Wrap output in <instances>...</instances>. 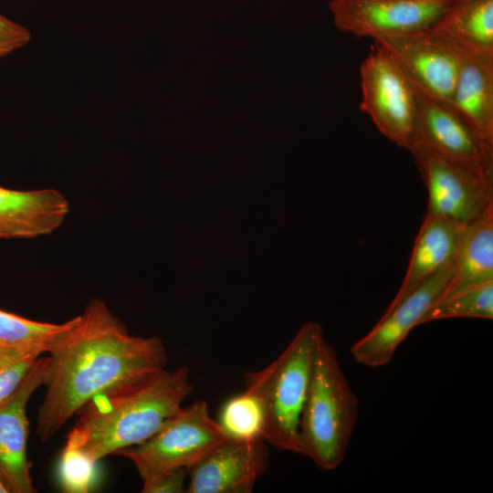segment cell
I'll use <instances>...</instances> for the list:
<instances>
[{"label":"cell","mask_w":493,"mask_h":493,"mask_svg":"<svg viewBox=\"0 0 493 493\" xmlns=\"http://www.w3.org/2000/svg\"><path fill=\"white\" fill-rule=\"evenodd\" d=\"M50 372L37 415V435L49 442L95 396L163 368L167 350L157 336H135L92 299L47 352Z\"/></svg>","instance_id":"obj_1"},{"label":"cell","mask_w":493,"mask_h":493,"mask_svg":"<svg viewBox=\"0 0 493 493\" xmlns=\"http://www.w3.org/2000/svg\"><path fill=\"white\" fill-rule=\"evenodd\" d=\"M190 370L163 368L99 394L75 414L64 450L97 464L150 438L193 392Z\"/></svg>","instance_id":"obj_2"},{"label":"cell","mask_w":493,"mask_h":493,"mask_svg":"<svg viewBox=\"0 0 493 493\" xmlns=\"http://www.w3.org/2000/svg\"><path fill=\"white\" fill-rule=\"evenodd\" d=\"M358 412V399L322 331L299 421V454L320 469L337 468L347 454Z\"/></svg>","instance_id":"obj_3"},{"label":"cell","mask_w":493,"mask_h":493,"mask_svg":"<svg viewBox=\"0 0 493 493\" xmlns=\"http://www.w3.org/2000/svg\"><path fill=\"white\" fill-rule=\"evenodd\" d=\"M321 326L304 323L283 351L259 371L246 372L244 391L258 403L267 445L299 454V421Z\"/></svg>","instance_id":"obj_4"},{"label":"cell","mask_w":493,"mask_h":493,"mask_svg":"<svg viewBox=\"0 0 493 493\" xmlns=\"http://www.w3.org/2000/svg\"><path fill=\"white\" fill-rule=\"evenodd\" d=\"M229 438L207 403L198 400L180 407L150 438L116 455L128 458L143 482L169 470H191Z\"/></svg>","instance_id":"obj_5"},{"label":"cell","mask_w":493,"mask_h":493,"mask_svg":"<svg viewBox=\"0 0 493 493\" xmlns=\"http://www.w3.org/2000/svg\"><path fill=\"white\" fill-rule=\"evenodd\" d=\"M360 110L392 142L409 150L414 142L418 100L416 90L393 57L373 42L360 68Z\"/></svg>","instance_id":"obj_6"},{"label":"cell","mask_w":493,"mask_h":493,"mask_svg":"<svg viewBox=\"0 0 493 493\" xmlns=\"http://www.w3.org/2000/svg\"><path fill=\"white\" fill-rule=\"evenodd\" d=\"M409 151L427 190V213L467 225L493 205V179L421 143Z\"/></svg>","instance_id":"obj_7"},{"label":"cell","mask_w":493,"mask_h":493,"mask_svg":"<svg viewBox=\"0 0 493 493\" xmlns=\"http://www.w3.org/2000/svg\"><path fill=\"white\" fill-rule=\"evenodd\" d=\"M456 0H331L338 29L375 38L431 28Z\"/></svg>","instance_id":"obj_8"},{"label":"cell","mask_w":493,"mask_h":493,"mask_svg":"<svg viewBox=\"0 0 493 493\" xmlns=\"http://www.w3.org/2000/svg\"><path fill=\"white\" fill-rule=\"evenodd\" d=\"M415 90L418 116L414 143L493 179V143L482 139L450 100Z\"/></svg>","instance_id":"obj_9"},{"label":"cell","mask_w":493,"mask_h":493,"mask_svg":"<svg viewBox=\"0 0 493 493\" xmlns=\"http://www.w3.org/2000/svg\"><path fill=\"white\" fill-rule=\"evenodd\" d=\"M372 40L389 51L415 89L451 100L465 48L429 29Z\"/></svg>","instance_id":"obj_10"},{"label":"cell","mask_w":493,"mask_h":493,"mask_svg":"<svg viewBox=\"0 0 493 493\" xmlns=\"http://www.w3.org/2000/svg\"><path fill=\"white\" fill-rule=\"evenodd\" d=\"M455 260L387 309L377 324L352 345L351 353L357 362L379 367L392 360L410 330L421 324L423 317L444 296L454 272Z\"/></svg>","instance_id":"obj_11"},{"label":"cell","mask_w":493,"mask_h":493,"mask_svg":"<svg viewBox=\"0 0 493 493\" xmlns=\"http://www.w3.org/2000/svg\"><path fill=\"white\" fill-rule=\"evenodd\" d=\"M50 372L49 357L40 356L20 385L0 403V482L8 493H34L33 463L27 458L29 423L26 405L45 386Z\"/></svg>","instance_id":"obj_12"},{"label":"cell","mask_w":493,"mask_h":493,"mask_svg":"<svg viewBox=\"0 0 493 493\" xmlns=\"http://www.w3.org/2000/svg\"><path fill=\"white\" fill-rule=\"evenodd\" d=\"M268 465L262 436L229 438L189 471L188 493H249Z\"/></svg>","instance_id":"obj_13"},{"label":"cell","mask_w":493,"mask_h":493,"mask_svg":"<svg viewBox=\"0 0 493 493\" xmlns=\"http://www.w3.org/2000/svg\"><path fill=\"white\" fill-rule=\"evenodd\" d=\"M69 212L66 196L53 188L30 191L0 186V238H35L57 230Z\"/></svg>","instance_id":"obj_14"},{"label":"cell","mask_w":493,"mask_h":493,"mask_svg":"<svg viewBox=\"0 0 493 493\" xmlns=\"http://www.w3.org/2000/svg\"><path fill=\"white\" fill-rule=\"evenodd\" d=\"M465 227L464 224L426 212L404 280L387 309L456 259Z\"/></svg>","instance_id":"obj_15"},{"label":"cell","mask_w":493,"mask_h":493,"mask_svg":"<svg viewBox=\"0 0 493 493\" xmlns=\"http://www.w3.org/2000/svg\"><path fill=\"white\" fill-rule=\"evenodd\" d=\"M450 101L482 139L493 143V51L465 50Z\"/></svg>","instance_id":"obj_16"},{"label":"cell","mask_w":493,"mask_h":493,"mask_svg":"<svg viewBox=\"0 0 493 493\" xmlns=\"http://www.w3.org/2000/svg\"><path fill=\"white\" fill-rule=\"evenodd\" d=\"M493 282V205L466 225L454 272L442 298Z\"/></svg>","instance_id":"obj_17"},{"label":"cell","mask_w":493,"mask_h":493,"mask_svg":"<svg viewBox=\"0 0 493 493\" xmlns=\"http://www.w3.org/2000/svg\"><path fill=\"white\" fill-rule=\"evenodd\" d=\"M429 30L471 51H493V0H456Z\"/></svg>","instance_id":"obj_18"},{"label":"cell","mask_w":493,"mask_h":493,"mask_svg":"<svg viewBox=\"0 0 493 493\" xmlns=\"http://www.w3.org/2000/svg\"><path fill=\"white\" fill-rule=\"evenodd\" d=\"M75 321L76 317L63 323L37 321L0 309V346L36 348L47 353Z\"/></svg>","instance_id":"obj_19"},{"label":"cell","mask_w":493,"mask_h":493,"mask_svg":"<svg viewBox=\"0 0 493 493\" xmlns=\"http://www.w3.org/2000/svg\"><path fill=\"white\" fill-rule=\"evenodd\" d=\"M459 317L493 319V282L465 288L442 298L423 317L421 324Z\"/></svg>","instance_id":"obj_20"},{"label":"cell","mask_w":493,"mask_h":493,"mask_svg":"<svg viewBox=\"0 0 493 493\" xmlns=\"http://www.w3.org/2000/svg\"><path fill=\"white\" fill-rule=\"evenodd\" d=\"M218 422L232 438L261 436L262 414L259 404L245 391L224 403Z\"/></svg>","instance_id":"obj_21"},{"label":"cell","mask_w":493,"mask_h":493,"mask_svg":"<svg viewBox=\"0 0 493 493\" xmlns=\"http://www.w3.org/2000/svg\"><path fill=\"white\" fill-rule=\"evenodd\" d=\"M43 354L36 348L0 346V403L20 385Z\"/></svg>","instance_id":"obj_22"},{"label":"cell","mask_w":493,"mask_h":493,"mask_svg":"<svg viewBox=\"0 0 493 493\" xmlns=\"http://www.w3.org/2000/svg\"><path fill=\"white\" fill-rule=\"evenodd\" d=\"M95 465L79 455L63 449L59 474L64 488L72 492L88 491Z\"/></svg>","instance_id":"obj_23"},{"label":"cell","mask_w":493,"mask_h":493,"mask_svg":"<svg viewBox=\"0 0 493 493\" xmlns=\"http://www.w3.org/2000/svg\"><path fill=\"white\" fill-rule=\"evenodd\" d=\"M189 469L177 468L163 472L142 482V493H183L186 492Z\"/></svg>","instance_id":"obj_24"},{"label":"cell","mask_w":493,"mask_h":493,"mask_svg":"<svg viewBox=\"0 0 493 493\" xmlns=\"http://www.w3.org/2000/svg\"><path fill=\"white\" fill-rule=\"evenodd\" d=\"M30 39L26 27L0 15V57L26 46Z\"/></svg>","instance_id":"obj_25"},{"label":"cell","mask_w":493,"mask_h":493,"mask_svg":"<svg viewBox=\"0 0 493 493\" xmlns=\"http://www.w3.org/2000/svg\"><path fill=\"white\" fill-rule=\"evenodd\" d=\"M0 493H8L5 486L0 482Z\"/></svg>","instance_id":"obj_26"}]
</instances>
